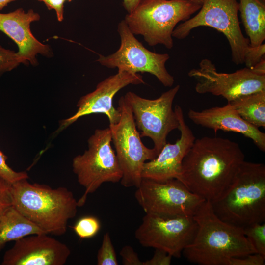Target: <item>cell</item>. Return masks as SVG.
<instances>
[{
	"instance_id": "d6986e66",
	"label": "cell",
	"mask_w": 265,
	"mask_h": 265,
	"mask_svg": "<svg viewBox=\"0 0 265 265\" xmlns=\"http://www.w3.org/2000/svg\"><path fill=\"white\" fill-rule=\"evenodd\" d=\"M43 233H45L11 206L0 218V252L9 242Z\"/></svg>"
},
{
	"instance_id": "2e32d148",
	"label": "cell",
	"mask_w": 265,
	"mask_h": 265,
	"mask_svg": "<svg viewBox=\"0 0 265 265\" xmlns=\"http://www.w3.org/2000/svg\"><path fill=\"white\" fill-rule=\"evenodd\" d=\"M40 19V15L33 9L26 12L20 8L9 13H0V31L16 43L17 53L26 65H38L36 56L39 54L46 57L53 56L50 46L38 40L31 31V24Z\"/></svg>"
},
{
	"instance_id": "4fadbf2b",
	"label": "cell",
	"mask_w": 265,
	"mask_h": 265,
	"mask_svg": "<svg viewBox=\"0 0 265 265\" xmlns=\"http://www.w3.org/2000/svg\"><path fill=\"white\" fill-rule=\"evenodd\" d=\"M188 75L197 80V93L221 96L228 102L243 95L265 90V75H258L246 67L230 73L219 72L207 58L200 62L198 68L191 69Z\"/></svg>"
},
{
	"instance_id": "ac0fdd59",
	"label": "cell",
	"mask_w": 265,
	"mask_h": 265,
	"mask_svg": "<svg viewBox=\"0 0 265 265\" xmlns=\"http://www.w3.org/2000/svg\"><path fill=\"white\" fill-rule=\"evenodd\" d=\"M188 118L196 125L213 130L241 133L251 139L262 151H265V133L243 120L229 102L222 107L215 106L196 111L189 109Z\"/></svg>"
},
{
	"instance_id": "484cf974",
	"label": "cell",
	"mask_w": 265,
	"mask_h": 265,
	"mask_svg": "<svg viewBox=\"0 0 265 265\" xmlns=\"http://www.w3.org/2000/svg\"><path fill=\"white\" fill-rule=\"evenodd\" d=\"M7 157L0 150V176L11 184L22 179H28L25 171L17 172L6 163Z\"/></svg>"
},
{
	"instance_id": "9c48e42d",
	"label": "cell",
	"mask_w": 265,
	"mask_h": 265,
	"mask_svg": "<svg viewBox=\"0 0 265 265\" xmlns=\"http://www.w3.org/2000/svg\"><path fill=\"white\" fill-rule=\"evenodd\" d=\"M135 198L146 214L164 217L193 216L206 201L176 178H142Z\"/></svg>"
},
{
	"instance_id": "d4e9b609",
	"label": "cell",
	"mask_w": 265,
	"mask_h": 265,
	"mask_svg": "<svg viewBox=\"0 0 265 265\" xmlns=\"http://www.w3.org/2000/svg\"><path fill=\"white\" fill-rule=\"evenodd\" d=\"M21 63L26 65L24 60L17 53L0 45V77L4 73L14 69Z\"/></svg>"
},
{
	"instance_id": "52a82bcc",
	"label": "cell",
	"mask_w": 265,
	"mask_h": 265,
	"mask_svg": "<svg viewBox=\"0 0 265 265\" xmlns=\"http://www.w3.org/2000/svg\"><path fill=\"white\" fill-rule=\"evenodd\" d=\"M238 0H204L198 12L176 26L172 37L186 38L194 28L209 26L222 33L227 38L232 61L236 65L244 63V54L250 45L240 26Z\"/></svg>"
},
{
	"instance_id": "7402d4cb",
	"label": "cell",
	"mask_w": 265,
	"mask_h": 265,
	"mask_svg": "<svg viewBox=\"0 0 265 265\" xmlns=\"http://www.w3.org/2000/svg\"><path fill=\"white\" fill-rule=\"evenodd\" d=\"M257 253L265 257V223H255L242 229Z\"/></svg>"
},
{
	"instance_id": "3957f363",
	"label": "cell",
	"mask_w": 265,
	"mask_h": 265,
	"mask_svg": "<svg viewBox=\"0 0 265 265\" xmlns=\"http://www.w3.org/2000/svg\"><path fill=\"white\" fill-rule=\"evenodd\" d=\"M12 206L47 234L61 236L79 207L73 192L65 187L52 188L31 183L27 179L11 185Z\"/></svg>"
},
{
	"instance_id": "8992f818",
	"label": "cell",
	"mask_w": 265,
	"mask_h": 265,
	"mask_svg": "<svg viewBox=\"0 0 265 265\" xmlns=\"http://www.w3.org/2000/svg\"><path fill=\"white\" fill-rule=\"evenodd\" d=\"M109 127L96 129L87 140L88 149L72 160V169L84 192L78 200L83 206L89 194L94 193L104 183L121 181L122 171L113 149Z\"/></svg>"
},
{
	"instance_id": "9a60e30c",
	"label": "cell",
	"mask_w": 265,
	"mask_h": 265,
	"mask_svg": "<svg viewBox=\"0 0 265 265\" xmlns=\"http://www.w3.org/2000/svg\"><path fill=\"white\" fill-rule=\"evenodd\" d=\"M71 254L65 243L43 233L15 241L4 254L2 265H63Z\"/></svg>"
},
{
	"instance_id": "30bf717a",
	"label": "cell",
	"mask_w": 265,
	"mask_h": 265,
	"mask_svg": "<svg viewBox=\"0 0 265 265\" xmlns=\"http://www.w3.org/2000/svg\"><path fill=\"white\" fill-rule=\"evenodd\" d=\"M180 87L177 85L153 100L131 91L124 96L131 107L135 125L141 132V137L151 138L158 154L166 144L169 133L179 127L172 105Z\"/></svg>"
},
{
	"instance_id": "cb8c5ba5",
	"label": "cell",
	"mask_w": 265,
	"mask_h": 265,
	"mask_svg": "<svg viewBox=\"0 0 265 265\" xmlns=\"http://www.w3.org/2000/svg\"><path fill=\"white\" fill-rule=\"evenodd\" d=\"M98 265H118V262L110 234L106 233L97 255Z\"/></svg>"
},
{
	"instance_id": "e575fe53",
	"label": "cell",
	"mask_w": 265,
	"mask_h": 265,
	"mask_svg": "<svg viewBox=\"0 0 265 265\" xmlns=\"http://www.w3.org/2000/svg\"><path fill=\"white\" fill-rule=\"evenodd\" d=\"M17 0H0V11L2 10L8 4Z\"/></svg>"
},
{
	"instance_id": "44dd1931",
	"label": "cell",
	"mask_w": 265,
	"mask_h": 265,
	"mask_svg": "<svg viewBox=\"0 0 265 265\" xmlns=\"http://www.w3.org/2000/svg\"><path fill=\"white\" fill-rule=\"evenodd\" d=\"M229 103L249 124L265 128V90L242 95Z\"/></svg>"
},
{
	"instance_id": "277c9868",
	"label": "cell",
	"mask_w": 265,
	"mask_h": 265,
	"mask_svg": "<svg viewBox=\"0 0 265 265\" xmlns=\"http://www.w3.org/2000/svg\"><path fill=\"white\" fill-rule=\"evenodd\" d=\"M210 202L220 219L241 229L265 222V165L244 160L224 193Z\"/></svg>"
},
{
	"instance_id": "8d00e7d4",
	"label": "cell",
	"mask_w": 265,
	"mask_h": 265,
	"mask_svg": "<svg viewBox=\"0 0 265 265\" xmlns=\"http://www.w3.org/2000/svg\"><path fill=\"white\" fill-rule=\"evenodd\" d=\"M73 0H64V1H68L69 2H71V1H72Z\"/></svg>"
},
{
	"instance_id": "ffe728a7",
	"label": "cell",
	"mask_w": 265,
	"mask_h": 265,
	"mask_svg": "<svg viewBox=\"0 0 265 265\" xmlns=\"http://www.w3.org/2000/svg\"><path fill=\"white\" fill-rule=\"evenodd\" d=\"M238 5L250 45L262 44L265 39V2L260 0H239Z\"/></svg>"
},
{
	"instance_id": "5b68a950",
	"label": "cell",
	"mask_w": 265,
	"mask_h": 265,
	"mask_svg": "<svg viewBox=\"0 0 265 265\" xmlns=\"http://www.w3.org/2000/svg\"><path fill=\"white\" fill-rule=\"evenodd\" d=\"M201 6L189 0H142L124 19L131 32L143 36L150 46L173 47L172 33Z\"/></svg>"
},
{
	"instance_id": "5bb4252c",
	"label": "cell",
	"mask_w": 265,
	"mask_h": 265,
	"mask_svg": "<svg viewBox=\"0 0 265 265\" xmlns=\"http://www.w3.org/2000/svg\"><path fill=\"white\" fill-rule=\"evenodd\" d=\"M144 83L142 76L138 73L118 70L116 74L98 83L93 91L80 97L77 104V111L71 116L59 121L55 134L66 129L80 117L92 114H104L108 118L109 124L117 123L120 119L121 113L118 108L113 106L114 96L130 84Z\"/></svg>"
},
{
	"instance_id": "f546056e",
	"label": "cell",
	"mask_w": 265,
	"mask_h": 265,
	"mask_svg": "<svg viewBox=\"0 0 265 265\" xmlns=\"http://www.w3.org/2000/svg\"><path fill=\"white\" fill-rule=\"evenodd\" d=\"M124 265H143V262L139 258L137 253L130 245H125L120 251Z\"/></svg>"
},
{
	"instance_id": "e0dca14e",
	"label": "cell",
	"mask_w": 265,
	"mask_h": 265,
	"mask_svg": "<svg viewBox=\"0 0 265 265\" xmlns=\"http://www.w3.org/2000/svg\"><path fill=\"white\" fill-rule=\"evenodd\" d=\"M174 111L179 123L180 137L174 144L166 143L154 159L144 164L142 178L164 180L177 179L180 174L183 160L196 138L185 121L181 107L176 105Z\"/></svg>"
},
{
	"instance_id": "7c38bea8",
	"label": "cell",
	"mask_w": 265,
	"mask_h": 265,
	"mask_svg": "<svg viewBox=\"0 0 265 265\" xmlns=\"http://www.w3.org/2000/svg\"><path fill=\"white\" fill-rule=\"evenodd\" d=\"M197 228L193 216L164 217L146 214L135 232L143 247L163 250L180 258L193 239Z\"/></svg>"
},
{
	"instance_id": "6da1fadb",
	"label": "cell",
	"mask_w": 265,
	"mask_h": 265,
	"mask_svg": "<svg viewBox=\"0 0 265 265\" xmlns=\"http://www.w3.org/2000/svg\"><path fill=\"white\" fill-rule=\"evenodd\" d=\"M244 159L235 141L218 137L195 139L177 179L191 192L212 202L231 185Z\"/></svg>"
},
{
	"instance_id": "d590c367",
	"label": "cell",
	"mask_w": 265,
	"mask_h": 265,
	"mask_svg": "<svg viewBox=\"0 0 265 265\" xmlns=\"http://www.w3.org/2000/svg\"><path fill=\"white\" fill-rule=\"evenodd\" d=\"M190 1L202 6L204 0H189Z\"/></svg>"
},
{
	"instance_id": "74e56055",
	"label": "cell",
	"mask_w": 265,
	"mask_h": 265,
	"mask_svg": "<svg viewBox=\"0 0 265 265\" xmlns=\"http://www.w3.org/2000/svg\"><path fill=\"white\" fill-rule=\"evenodd\" d=\"M260 0L262 1L263 2H265V0Z\"/></svg>"
},
{
	"instance_id": "603a6c76",
	"label": "cell",
	"mask_w": 265,
	"mask_h": 265,
	"mask_svg": "<svg viewBox=\"0 0 265 265\" xmlns=\"http://www.w3.org/2000/svg\"><path fill=\"white\" fill-rule=\"evenodd\" d=\"M100 228V221L93 216H85L80 218L73 227L75 233L81 239L94 237Z\"/></svg>"
},
{
	"instance_id": "836d02e7",
	"label": "cell",
	"mask_w": 265,
	"mask_h": 265,
	"mask_svg": "<svg viewBox=\"0 0 265 265\" xmlns=\"http://www.w3.org/2000/svg\"><path fill=\"white\" fill-rule=\"evenodd\" d=\"M250 69L258 75H265V57L263 58L260 62Z\"/></svg>"
},
{
	"instance_id": "1f68e13d",
	"label": "cell",
	"mask_w": 265,
	"mask_h": 265,
	"mask_svg": "<svg viewBox=\"0 0 265 265\" xmlns=\"http://www.w3.org/2000/svg\"><path fill=\"white\" fill-rule=\"evenodd\" d=\"M43 2L49 10L55 11L57 20L62 22L64 19V0H36Z\"/></svg>"
},
{
	"instance_id": "7a4b0ae2",
	"label": "cell",
	"mask_w": 265,
	"mask_h": 265,
	"mask_svg": "<svg viewBox=\"0 0 265 265\" xmlns=\"http://www.w3.org/2000/svg\"><path fill=\"white\" fill-rule=\"evenodd\" d=\"M193 217L197 231L182 252L189 262L200 265H228L232 258L256 253L243 229L220 219L210 201H205Z\"/></svg>"
},
{
	"instance_id": "4316f807",
	"label": "cell",
	"mask_w": 265,
	"mask_h": 265,
	"mask_svg": "<svg viewBox=\"0 0 265 265\" xmlns=\"http://www.w3.org/2000/svg\"><path fill=\"white\" fill-rule=\"evenodd\" d=\"M264 57H265V43L256 46L249 45L244 54V63L246 67L252 68Z\"/></svg>"
},
{
	"instance_id": "83f0119b",
	"label": "cell",
	"mask_w": 265,
	"mask_h": 265,
	"mask_svg": "<svg viewBox=\"0 0 265 265\" xmlns=\"http://www.w3.org/2000/svg\"><path fill=\"white\" fill-rule=\"evenodd\" d=\"M11 185V183L0 176V218L12 205Z\"/></svg>"
},
{
	"instance_id": "4dcf8cb0",
	"label": "cell",
	"mask_w": 265,
	"mask_h": 265,
	"mask_svg": "<svg viewBox=\"0 0 265 265\" xmlns=\"http://www.w3.org/2000/svg\"><path fill=\"white\" fill-rule=\"evenodd\" d=\"M172 257L163 250L155 249L153 257L150 259L143 262V265H170Z\"/></svg>"
},
{
	"instance_id": "d6a6232c",
	"label": "cell",
	"mask_w": 265,
	"mask_h": 265,
	"mask_svg": "<svg viewBox=\"0 0 265 265\" xmlns=\"http://www.w3.org/2000/svg\"><path fill=\"white\" fill-rule=\"evenodd\" d=\"M142 0H123V5L128 13H130Z\"/></svg>"
},
{
	"instance_id": "f1b7e54d",
	"label": "cell",
	"mask_w": 265,
	"mask_h": 265,
	"mask_svg": "<svg viewBox=\"0 0 265 265\" xmlns=\"http://www.w3.org/2000/svg\"><path fill=\"white\" fill-rule=\"evenodd\" d=\"M265 257L259 253H253L241 257L232 258L228 265H265Z\"/></svg>"
},
{
	"instance_id": "ba28073f",
	"label": "cell",
	"mask_w": 265,
	"mask_h": 265,
	"mask_svg": "<svg viewBox=\"0 0 265 265\" xmlns=\"http://www.w3.org/2000/svg\"><path fill=\"white\" fill-rule=\"evenodd\" d=\"M121 113L119 121L109 124L113 142L122 177L120 181L125 187H138L141 182L144 164L154 159L158 155L153 148L145 146L141 140L133 114L124 96L118 102Z\"/></svg>"
},
{
	"instance_id": "8fae6325",
	"label": "cell",
	"mask_w": 265,
	"mask_h": 265,
	"mask_svg": "<svg viewBox=\"0 0 265 265\" xmlns=\"http://www.w3.org/2000/svg\"><path fill=\"white\" fill-rule=\"evenodd\" d=\"M117 31L120 45L113 53L99 55L97 60L102 65L132 73H148L155 76L165 87H171L174 77L167 71L165 64L170 56L167 53H158L146 48L134 36L124 20L119 22Z\"/></svg>"
}]
</instances>
